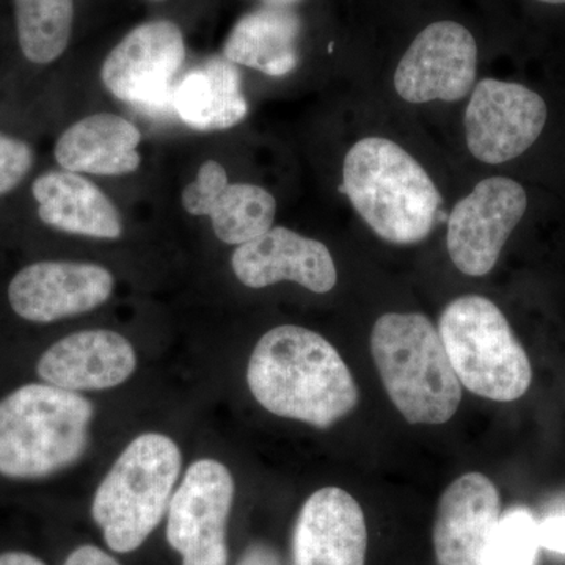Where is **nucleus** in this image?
Wrapping results in <instances>:
<instances>
[{
  "label": "nucleus",
  "mask_w": 565,
  "mask_h": 565,
  "mask_svg": "<svg viewBox=\"0 0 565 565\" xmlns=\"http://www.w3.org/2000/svg\"><path fill=\"white\" fill-rule=\"evenodd\" d=\"M343 192L385 243H423L437 225L441 195L433 178L411 152L385 137H364L349 148Z\"/></svg>",
  "instance_id": "f03ea898"
},
{
  "label": "nucleus",
  "mask_w": 565,
  "mask_h": 565,
  "mask_svg": "<svg viewBox=\"0 0 565 565\" xmlns=\"http://www.w3.org/2000/svg\"><path fill=\"white\" fill-rule=\"evenodd\" d=\"M33 199L40 221L63 233L95 239H118L122 221L117 206L87 178L68 170H52L36 178Z\"/></svg>",
  "instance_id": "a211bd4d"
},
{
  "label": "nucleus",
  "mask_w": 565,
  "mask_h": 565,
  "mask_svg": "<svg viewBox=\"0 0 565 565\" xmlns=\"http://www.w3.org/2000/svg\"><path fill=\"white\" fill-rule=\"evenodd\" d=\"M548 107L522 84L476 82L463 115L465 141L476 161L498 166L520 158L541 137Z\"/></svg>",
  "instance_id": "6e6552de"
},
{
  "label": "nucleus",
  "mask_w": 565,
  "mask_h": 565,
  "mask_svg": "<svg viewBox=\"0 0 565 565\" xmlns=\"http://www.w3.org/2000/svg\"><path fill=\"white\" fill-rule=\"evenodd\" d=\"M173 109L196 131H225L247 117L241 74L225 57H212L189 71L173 93Z\"/></svg>",
  "instance_id": "aec40b11"
},
{
  "label": "nucleus",
  "mask_w": 565,
  "mask_h": 565,
  "mask_svg": "<svg viewBox=\"0 0 565 565\" xmlns=\"http://www.w3.org/2000/svg\"><path fill=\"white\" fill-rule=\"evenodd\" d=\"M232 267L237 280L252 289L292 281L308 291L327 294L338 281L337 264L327 245L285 226H273L237 245Z\"/></svg>",
  "instance_id": "ddd939ff"
},
{
  "label": "nucleus",
  "mask_w": 565,
  "mask_h": 565,
  "mask_svg": "<svg viewBox=\"0 0 565 565\" xmlns=\"http://www.w3.org/2000/svg\"><path fill=\"white\" fill-rule=\"evenodd\" d=\"M497 486L482 473L460 476L438 501L433 542L437 565H482L501 522Z\"/></svg>",
  "instance_id": "4468645a"
},
{
  "label": "nucleus",
  "mask_w": 565,
  "mask_h": 565,
  "mask_svg": "<svg viewBox=\"0 0 565 565\" xmlns=\"http://www.w3.org/2000/svg\"><path fill=\"white\" fill-rule=\"evenodd\" d=\"M234 479L226 465L202 459L189 467L167 509V541L182 565H228L226 525Z\"/></svg>",
  "instance_id": "0eeeda50"
},
{
  "label": "nucleus",
  "mask_w": 565,
  "mask_h": 565,
  "mask_svg": "<svg viewBox=\"0 0 565 565\" xmlns=\"http://www.w3.org/2000/svg\"><path fill=\"white\" fill-rule=\"evenodd\" d=\"M236 565H286L275 546L267 542H253L237 561Z\"/></svg>",
  "instance_id": "a878e982"
},
{
  "label": "nucleus",
  "mask_w": 565,
  "mask_h": 565,
  "mask_svg": "<svg viewBox=\"0 0 565 565\" xmlns=\"http://www.w3.org/2000/svg\"><path fill=\"white\" fill-rule=\"evenodd\" d=\"M478 76L473 33L456 21H437L412 41L394 71L393 85L405 103H457L470 96Z\"/></svg>",
  "instance_id": "9b49d317"
},
{
  "label": "nucleus",
  "mask_w": 565,
  "mask_h": 565,
  "mask_svg": "<svg viewBox=\"0 0 565 565\" xmlns=\"http://www.w3.org/2000/svg\"><path fill=\"white\" fill-rule=\"evenodd\" d=\"M141 134L120 115L95 114L71 125L54 147L55 161L73 173L120 177L140 167Z\"/></svg>",
  "instance_id": "6ab92c4d"
},
{
  "label": "nucleus",
  "mask_w": 565,
  "mask_h": 565,
  "mask_svg": "<svg viewBox=\"0 0 565 565\" xmlns=\"http://www.w3.org/2000/svg\"><path fill=\"white\" fill-rule=\"evenodd\" d=\"M539 550V522L533 514L525 508L509 509L501 516L482 565H535Z\"/></svg>",
  "instance_id": "5701e85b"
},
{
  "label": "nucleus",
  "mask_w": 565,
  "mask_h": 565,
  "mask_svg": "<svg viewBox=\"0 0 565 565\" xmlns=\"http://www.w3.org/2000/svg\"><path fill=\"white\" fill-rule=\"evenodd\" d=\"M264 2L269 3L270 7H288L291 3L299 2V0H264Z\"/></svg>",
  "instance_id": "c85d7f7f"
},
{
  "label": "nucleus",
  "mask_w": 565,
  "mask_h": 565,
  "mask_svg": "<svg viewBox=\"0 0 565 565\" xmlns=\"http://www.w3.org/2000/svg\"><path fill=\"white\" fill-rule=\"evenodd\" d=\"M181 465L180 448L167 435L141 434L126 446L92 504L93 520L111 552H136L154 533L169 509Z\"/></svg>",
  "instance_id": "39448f33"
},
{
  "label": "nucleus",
  "mask_w": 565,
  "mask_h": 565,
  "mask_svg": "<svg viewBox=\"0 0 565 565\" xmlns=\"http://www.w3.org/2000/svg\"><path fill=\"white\" fill-rule=\"evenodd\" d=\"M541 548L565 556V514L552 515L539 523Z\"/></svg>",
  "instance_id": "393cba45"
},
{
  "label": "nucleus",
  "mask_w": 565,
  "mask_h": 565,
  "mask_svg": "<svg viewBox=\"0 0 565 565\" xmlns=\"http://www.w3.org/2000/svg\"><path fill=\"white\" fill-rule=\"evenodd\" d=\"M371 353L382 384L411 424H445L462 403L437 327L422 313H386L371 332Z\"/></svg>",
  "instance_id": "20e7f679"
},
{
  "label": "nucleus",
  "mask_w": 565,
  "mask_h": 565,
  "mask_svg": "<svg viewBox=\"0 0 565 565\" xmlns=\"http://www.w3.org/2000/svg\"><path fill=\"white\" fill-rule=\"evenodd\" d=\"M300 20L286 7L252 11L234 24L223 57L270 77L288 76L299 65Z\"/></svg>",
  "instance_id": "412c9836"
},
{
  "label": "nucleus",
  "mask_w": 565,
  "mask_h": 565,
  "mask_svg": "<svg viewBox=\"0 0 565 565\" xmlns=\"http://www.w3.org/2000/svg\"><path fill=\"white\" fill-rule=\"evenodd\" d=\"M248 388L270 414L329 429L359 404V386L329 340L300 326H278L253 349Z\"/></svg>",
  "instance_id": "f257e3e1"
},
{
  "label": "nucleus",
  "mask_w": 565,
  "mask_h": 565,
  "mask_svg": "<svg viewBox=\"0 0 565 565\" xmlns=\"http://www.w3.org/2000/svg\"><path fill=\"white\" fill-rule=\"evenodd\" d=\"M65 565H121L99 546L82 545L66 557Z\"/></svg>",
  "instance_id": "bb28decb"
},
{
  "label": "nucleus",
  "mask_w": 565,
  "mask_h": 565,
  "mask_svg": "<svg viewBox=\"0 0 565 565\" xmlns=\"http://www.w3.org/2000/svg\"><path fill=\"white\" fill-rule=\"evenodd\" d=\"M154 2H162V0H154Z\"/></svg>",
  "instance_id": "7c9ffc66"
},
{
  "label": "nucleus",
  "mask_w": 565,
  "mask_h": 565,
  "mask_svg": "<svg viewBox=\"0 0 565 565\" xmlns=\"http://www.w3.org/2000/svg\"><path fill=\"white\" fill-rule=\"evenodd\" d=\"M535 2L548 3V6H564L565 0H535Z\"/></svg>",
  "instance_id": "c756f323"
},
{
  "label": "nucleus",
  "mask_w": 565,
  "mask_h": 565,
  "mask_svg": "<svg viewBox=\"0 0 565 565\" xmlns=\"http://www.w3.org/2000/svg\"><path fill=\"white\" fill-rule=\"evenodd\" d=\"M95 408L87 397L29 384L0 399V475L46 478L84 456Z\"/></svg>",
  "instance_id": "7ed1b4c3"
},
{
  "label": "nucleus",
  "mask_w": 565,
  "mask_h": 565,
  "mask_svg": "<svg viewBox=\"0 0 565 565\" xmlns=\"http://www.w3.org/2000/svg\"><path fill=\"white\" fill-rule=\"evenodd\" d=\"M136 351L122 334L111 330H82L51 345L36 363L46 384L70 392L115 388L131 377Z\"/></svg>",
  "instance_id": "f3484780"
},
{
  "label": "nucleus",
  "mask_w": 565,
  "mask_h": 565,
  "mask_svg": "<svg viewBox=\"0 0 565 565\" xmlns=\"http://www.w3.org/2000/svg\"><path fill=\"white\" fill-rule=\"evenodd\" d=\"M367 526L359 501L340 487L316 490L292 533V565H366Z\"/></svg>",
  "instance_id": "2eb2a0df"
},
{
  "label": "nucleus",
  "mask_w": 565,
  "mask_h": 565,
  "mask_svg": "<svg viewBox=\"0 0 565 565\" xmlns=\"http://www.w3.org/2000/svg\"><path fill=\"white\" fill-rule=\"evenodd\" d=\"M185 62V41L172 21L145 22L109 52L102 79L122 103L147 110L173 107L177 77Z\"/></svg>",
  "instance_id": "9d476101"
},
{
  "label": "nucleus",
  "mask_w": 565,
  "mask_h": 565,
  "mask_svg": "<svg viewBox=\"0 0 565 565\" xmlns=\"http://www.w3.org/2000/svg\"><path fill=\"white\" fill-rule=\"evenodd\" d=\"M182 207L207 217L222 243L243 245L273 228L277 200L262 185L232 182L221 162L200 167L195 181L182 191Z\"/></svg>",
  "instance_id": "dca6fc26"
},
{
  "label": "nucleus",
  "mask_w": 565,
  "mask_h": 565,
  "mask_svg": "<svg viewBox=\"0 0 565 565\" xmlns=\"http://www.w3.org/2000/svg\"><path fill=\"white\" fill-rule=\"evenodd\" d=\"M0 565H47L40 557L25 552L0 553Z\"/></svg>",
  "instance_id": "cd10ccee"
},
{
  "label": "nucleus",
  "mask_w": 565,
  "mask_h": 565,
  "mask_svg": "<svg viewBox=\"0 0 565 565\" xmlns=\"http://www.w3.org/2000/svg\"><path fill=\"white\" fill-rule=\"evenodd\" d=\"M18 41L24 57L50 65L68 47L74 22V0H13Z\"/></svg>",
  "instance_id": "4be33fe9"
},
{
  "label": "nucleus",
  "mask_w": 565,
  "mask_h": 565,
  "mask_svg": "<svg viewBox=\"0 0 565 565\" xmlns=\"http://www.w3.org/2000/svg\"><path fill=\"white\" fill-rule=\"evenodd\" d=\"M32 166V148L25 141L0 134V195L14 191Z\"/></svg>",
  "instance_id": "b1692460"
},
{
  "label": "nucleus",
  "mask_w": 565,
  "mask_h": 565,
  "mask_svg": "<svg viewBox=\"0 0 565 565\" xmlns=\"http://www.w3.org/2000/svg\"><path fill=\"white\" fill-rule=\"evenodd\" d=\"M527 207L520 182L505 177L479 181L452 207L446 228L449 258L467 277H486Z\"/></svg>",
  "instance_id": "1a4fd4ad"
},
{
  "label": "nucleus",
  "mask_w": 565,
  "mask_h": 565,
  "mask_svg": "<svg viewBox=\"0 0 565 565\" xmlns=\"http://www.w3.org/2000/svg\"><path fill=\"white\" fill-rule=\"evenodd\" d=\"M438 333L460 385L494 403H512L530 390L533 370L503 311L478 294L446 305Z\"/></svg>",
  "instance_id": "423d86ee"
},
{
  "label": "nucleus",
  "mask_w": 565,
  "mask_h": 565,
  "mask_svg": "<svg viewBox=\"0 0 565 565\" xmlns=\"http://www.w3.org/2000/svg\"><path fill=\"white\" fill-rule=\"evenodd\" d=\"M114 286V275L98 264L41 262L14 275L9 300L25 321L50 323L102 307Z\"/></svg>",
  "instance_id": "f8f14e48"
}]
</instances>
